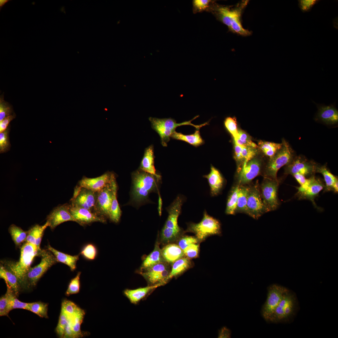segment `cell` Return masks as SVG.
Wrapping results in <instances>:
<instances>
[{"label": "cell", "mask_w": 338, "mask_h": 338, "mask_svg": "<svg viewBox=\"0 0 338 338\" xmlns=\"http://www.w3.org/2000/svg\"><path fill=\"white\" fill-rule=\"evenodd\" d=\"M131 176V201L139 206L147 201L151 192L158 190L157 184L160 179L140 169L133 172Z\"/></svg>", "instance_id": "6da1fadb"}, {"label": "cell", "mask_w": 338, "mask_h": 338, "mask_svg": "<svg viewBox=\"0 0 338 338\" xmlns=\"http://www.w3.org/2000/svg\"><path fill=\"white\" fill-rule=\"evenodd\" d=\"M39 255L35 245L26 242L21 247L18 261H7L4 263L3 265L18 278L21 288L34 258Z\"/></svg>", "instance_id": "7a4b0ae2"}, {"label": "cell", "mask_w": 338, "mask_h": 338, "mask_svg": "<svg viewBox=\"0 0 338 338\" xmlns=\"http://www.w3.org/2000/svg\"><path fill=\"white\" fill-rule=\"evenodd\" d=\"M248 2V1H243L235 8L231 9L227 7H220L217 9L221 21L233 32L243 36H248L251 34L250 31L243 27L241 21L242 13Z\"/></svg>", "instance_id": "3957f363"}, {"label": "cell", "mask_w": 338, "mask_h": 338, "mask_svg": "<svg viewBox=\"0 0 338 338\" xmlns=\"http://www.w3.org/2000/svg\"><path fill=\"white\" fill-rule=\"evenodd\" d=\"M198 116H195L191 120L179 123H177L175 120L171 118L161 119L150 117H149V120L151 123L152 128L159 135L162 145L164 146H166L172 134L175 131V129L177 127L183 125H191L197 129H200L208 124V122L198 125L192 124V121Z\"/></svg>", "instance_id": "277c9868"}, {"label": "cell", "mask_w": 338, "mask_h": 338, "mask_svg": "<svg viewBox=\"0 0 338 338\" xmlns=\"http://www.w3.org/2000/svg\"><path fill=\"white\" fill-rule=\"evenodd\" d=\"M296 294L289 290L275 310L268 322L273 323H289L293 319L298 310Z\"/></svg>", "instance_id": "5b68a950"}, {"label": "cell", "mask_w": 338, "mask_h": 338, "mask_svg": "<svg viewBox=\"0 0 338 338\" xmlns=\"http://www.w3.org/2000/svg\"><path fill=\"white\" fill-rule=\"evenodd\" d=\"M281 148L272 158H269L265 166L264 177L278 180L277 173L282 166L290 163L294 158V152L289 145L284 139L282 140Z\"/></svg>", "instance_id": "8992f818"}, {"label": "cell", "mask_w": 338, "mask_h": 338, "mask_svg": "<svg viewBox=\"0 0 338 338\" xmlns=\"http://www.w3.org/2000/svg\"><path fill=\"white\" fill-rule=\"evenodd\" d=\"M40 263L33 267H31L27 273L22 286L23 288H29L36 286L37 283L47 270L58 261L54 254L49 251L41 250Z\"/></svg>", "instance_id": "52a82bcc"}, {"label": "cell", "mask_w": 338, "mask_h": 338, "mask_svg": "<svg viewBox=\"0 0 338 338\" xmlns=\"http://www.w3.org/2000/svg\"><path fill=\"white\" fill-rule=\"evenodd\" d=\"M221 224L219 221L209 215L206 210L201 221L198 223H189L187 232L194 233L199 241H202L209 236L221 233Z\"/></svg>", "instance_id": "ba28073f"}, {"label": "cell", "mask_w": 338, "mask_h": 338, "mask_svg": "<svg viewBox=\"0 0 338 338\" xmlns=\"http://www.w3.org/2000/svg\"><path fill=\"white\" fill-rule=\"evenodd\" d=\"M268 212L263 202L260 186L257 181L253 185L248 187L246 213L257 219Z\"/></svg>", "instance_id": "9c48e42d"}, {"label": "cell", "mask_w": 338, "mask_h": 338, "mask_svg": "<svg viewBox=\"0 0 338 338\" xmlns=\"http://www.w3.org/2000/svg\"><path fill=\"white\" fill-rule=\"evenodd\" d=\"M289 290L285 287L275 284L268 287L266 300L261 310L262 316L266 321L268 322L275 310Z\"/></svg>", "instance_id": "30bf717a"}, {"label": "cell", "mask_w": 338, "mask_h": 338, "mask_svg": "<svg viewBox=\"0 0 338 338\" xmlns=\"http://www.w3.org/2000/svg\"><path fill=\"white\" fill-rule=\"evenodd\" d=\"M115 181V178L111 182L97 192L93 212L98 216L105 219L109 218L113 195L114 184Z\"/></svg>", "instance_id": "8fae6325"}, {"label": "cell", "mask_w": 338, "mask_h": 338, "mask_svg": "<svg viewBox=\"0 0 338 338\" xmlns=\"http://www.w3.org/2000/svg\"><path fill=\"white\" fill-rule=\"evenodd\" d=\"M279 180L264 177L260 187L264 203L269 212L276 209L279 205L278 197Z\"/></svg>", "instance_id": "7c38bea8"}, {"label": "cell", "mask_w": 338, "mask_h": 338, "mask_svg": "<svg viewBox=\"0 0 338 338\" xmlns=\"http://www.w3.org/2000/svg\"><path fill=\"white\" fill-rule=\"evenodd\" d=\"M318 166L314 162L309 161L304 157H294L290 163L285 166L284 174L293 175L299 173L309 177L317 173Z\"/></svg>", "instance_id": "4fadbf2b"}, {"label": "cell", "mask_w": 338, "mask_h": 338, "mask_svg": "<svg viewBox=\"0 0 338 338\" xmlns=\"http://www.w3.org/2000/svg\"><path fill=\"white\" fill-rule=\"evenodd\" d=\"M96 195L97 192L77 185L74 189L70 204L73 207L85 208L93 212Z\"/></svg>", "instance_id": "5bb4252c"}, {"label": "cell", "mask_w": 338, "mask_h": 338, "mask_svg": "<svg viewBox=\"0 0 338 338\" xmlns=\"http://www.w3.org/2000/svg\"><path fill=\"white\" fill-rule=\"evenodd\" d=\"M185 201L182 195H178L167 208L168 215L163 229L181 233V229L178 224V218L180 214L182 207Z\"/></svg>", "instance_id": "9a60e30c"}, {"label": "cell", "mask_w": 338, "mask_h": 338, "mask_svg": "<svg viewBox=\"0 0 338 338\" xmlns=\"http://www.w3.org/2000/svg\"><path fill=\"white\" fill-rule=\"evenodd\" d=\"M262 160L257 156L249 160L238 173L239 185H245L250 182L261 172Z\"/></svg>", "instance_id": "2e32d148"}, {"label": "cell", "mask_w": 338, "mask_h": 338, "mask_svg": "<svg viewBox=\"0 0 338 338\" xmlns=\"http://www.w3.org/2000/svg\"><path fill=\"white\" fill-rule=\"evenodd\" d=\"M70 204L65 203L54 207L47 216L46 219L52 230L60 224L68 221L76 222L69 212Z\"/></svg>", "instance_id": "e0dca14e"}, {"label": "cell", "mask_w": 338, "mask_h": 338, "mask_svg": "<svg viewBox=\"0 0 338 338\" xmlns=\"http://www.w3.org/2000/svg\"><path fill=\"white\" fill-rule=\"evenodd\" d=\"M316 105L318 111L315 120L327 125H334L338 122V110L335 106V102L328 105L317 104L312 100Z\"/></svg>", "instance_id": "ac0fdd59"}, {"label": "cell", "mask_w": 338, "mask_h": 338, "mask_svg": "<svg viewBox=\"0 0 338 338\" xmlns=\"http://www.w3.org/2000/svg\"><path fill=\"white\" fill-rule=\"evenodd\" d=\"M115 178V176L113 173L108 172L95 178H90L84 177L79 181L78 185L97 192L107 184L111 182Z\"/></svg>", "instance_id": "d6986e66"}, {"label": "cell", "mask_w": 338, "mask_h": 338, "mask_svg": "<svg viewBox=\"0 0 338 338\" xmlns=\"http://www.w3.org/2000/svg\"><path fill=\"white\" fill-rule=\"evenodd\" d=\"M69 212L76 222L82 226L95 222L105 223V218L97 215L92 211L85 208L73 207L70 204Z\"/></svg>", "instance_id": "ffe728a7"}, {"label": "cell", "mask_w": 338, "mask_h": 338, "mask_svg": "<svg viewBox=\"0 0 338 338\" xmlns=\"http://www.w3.org/2000/svg\"><path fill=\"white\" fill-rule=\"evenodd\" d=\"M170 272L167 265L164 262H162L146 269V271L143 274L150 283L155 284L165 282Z\"/></svg>", "instance_id": "44dd1931"}, {"label": "cell", "mask_w": 338, "mask_h": 338, "mask_svg": "<svg viewBox=\"0 0 338 338\" xmlns=\"http://www.w3.org/2000/svg\"><path fill=\"white\" fill-rule=\"evenodd\" d=\"M325 187V185L321 179L315 177L313 182L306 188H297L298 191L295 196L299 199H306L310 201L316 207L315 199Z\"/></svg>", "instance_id": "7402d4cb"}, {"label": "cell", "mask_w": 338, "mask_h": 338, "mask_svg": "<svg viewBox=\"0 0 338 338\" xmlns=\"http://www.w3.org/2000/svg\"><path fill=\"white\" fill-rule=\"evenodd\" d=\"M203 177L207 180L211 195H217L222 189L224 184V178L219 171L211 165L210 173Z\"/></svg>", "instance_id": "603a6c76"}, {"label": "cell", "mask_w": 338, "mask_h": 338, "mask_svg": "<svg viewBox=\"0 0 338 338\" xmlns=\"http://www.w3.org/2000/svg\"><path fill=\"white\" fill-rule=\"evenodd\" d=\"M154 148L153 146L151 145L145 149L140 169L161 179L160 175L156 172L154 164Z\"/></svg>", "instance_id": "cb8c5ba5"}, {"label": "cell", "mask_w": 338, "mask_h": 338, "mask_svg": "<svg viewBox=\"0 0 338 338\" xmlns=\"http://www.w3.org/2000/svg\"><path fill=\"white\" fill-rule=\"evenodd\" d=\"M49 226V223L46 221L44 225H35L28 231L26 242L35 245L39 252L42 250L40 245L44 232Z\"/></svg>", "instance_id": "d4e9b609"}, {"label": "cell", "mask_w": 338, "mask_h": 338, "mask_svg": "<svg viewBox=\"0 0 338 338\" xmlns=\"http://www.w3.org/2000/svg\"><path fill=\"white\" fill-rule=\"evenodd\" d=\"M161 253L164 261L170 263H173L185 256L183 250L176 244L167 245L161 249Z\"/></svg>", "instance_id": "484cf974"}, {"label": "cell", "mask_w": 338, "mask_h": 338, "mask_svg": "<svg viewBox=\"0 0 338 338\" xmlns=\"http://www.w3.org/2000/svg\"><path fill=\"white\" fill-rule=\"evenodd\" d=\"M47 249L54 256L58 262L63 263L69 267L73 271L76 268V264L79 259V254L71 255L61 252L48 244Z\"/></svg>", "instance_id": "4316f807"}, {"label": "cell", "mask_w": 338, "mask_h": 338, "mask_svg": "<svg viewBox=\"0 0 338 338\" xmlns=\"http://www.w3.org/2000/svg\"><path fill=\"white\" fill-rule=\"evenodd\" d=\"M0 278L4 280L6 284H8L11 288L18 297L21 287L18 278L12 272L1 264L0 266Z\"/></svg>", "instance_id": "83f0119b"}, {"label": "cell", "mask_w": 338, "mask_h": 338, "mask_svg": "<svg viewBox=\"0 0 338 338\" xmlns=\"http://www.w3.org/2000/svg\"><path fill=\"white\" fill-rule=\"evenodd\" d=\"M161 284H157L134 289H127L124 293L131 302L136 303L144 298L150 291L160 286Z\"/></svg>", "instance_id": "f1b7e54d"}, {"label": "cell", "mask_w": 338, "mask_h": 338, "mask_svg": "<svg viewBox=\"0 0 338 338\" xmlns=\"http://www.w3.org/2000/svg\"><path fill=\"white\" fill-rule=\"evenodd\" d=\"M194 133L189 135H186L181 133L174 131L171 137L175 139L185 141L195 146L202 145L204 142L201 136L199 128L196 129Z\"/></svg>", "instance_id": "f546056e"}, {"label": "cell", "mask_w": 338, "mask_h": 338, "mask_svg": "<svg viewBox=\"0 0 338 338\" xmlns=\"http://www.w3.org/2000/svg\"><path fill=\"white\" fill-rule=\"evenodd\" d=\"M161 253V249L156 243L153 250L145 259L142 265L143 269H146L156 264L164 262Z\"/></svg>", "instance_id": "4dcf8cb0"}, {"label": "cell", "mask_w": 338, "mask_h": 338, "mask_svg": "<svg viewBox=\"0 0 338 338\" xmlns=\"http://www.w3.org/2000/svg\"><path fill=\"white\" fill-rule=\"evenodd\" d=\"M191 265L190 259L187 257H183L176 260L173 263L171 270L165 281L182 273L187 269Z\"/></svg>", "instance_id": "1f68e13d"}, {"label": "cell", "mask_w": 338, "mask_h": 338, "mask_svg": "<svg viewBox=\"0 0 338 338\" xmlns=\"http://www.w3.org/2000/svg\"><path fill=\"white\" fill-rule=\"evenodd\" d=\"M117 186L116 181L114 184L113 195L110 207L109 218L112 222L117 223L120 220L121 211L117 198Z\"/></svg>", "instance_id": "d6a6232c"}, {"label": "cell", "mask_w": 338, "mask_h": 338, "mask_svg": "<svg viewBox=\"0 0 338 338\" xmlns=\"http://www.w3.org/2000/svg\"><path fill=\"white\" fill-rule=\"evenodd\" d=\"M85 312L84 310L79 308L74 315L70 317L72 327L74 338H79L83 336L84 334L81 330V325L83 322Z\"/></svg>", "instance_id": "836d02e7"}, {"label": "cell", "mask_w": 338, "mask_h": 338, "mask_svg": "<svg viewBox=\"0 0 338 338\" xmlns=\"http://www.w3.org/2000/svg\"><path fill=\"white\" fill-rule=\"evenodd\" d=\"M283 145L281 143H275L273 142L263 141L260 140L258 142V146L259 149L269 159L273 157L281 148Z\"/></svg>", "instance_id": "e575fe53"}, {"label": "cell", "mask_w": 338, "mask_h": 338, "mask_svg": "<svg viewBox=\"0 0 338 338\" xmlns=\"http://www.w3.org/2000/svg\"><path fill=\"white\" fill-rule=\"evenodd\" d=\"M317 173H321L323 176L325 182V190L326 192L332 191L333 186L337 180L338 178L333 174L328 169L326 165L318 166Z\"/></svg>", "instance_id": "d590c367"}, {"label": "cell", "mask_w": 338, "mask_h": 338, "mask_svg": "<svg viewBox=\"0 0 338 338\" xmlns=\"http://www.w3.org/2000/svg\"><path fill=\"white\" fill-rule=\"evenodd\" d=\"M6 284L7 288L6 293L8 297L11 310L16 309L28 310L30 303H25L19 300L11 288L8 284Z\"/></svg>", "instance_id": "8d00e7d4"}, {"label": "cell", "mask_w": 338, "mask_h": 338, "mask_svg": "<svg viewBox=\"0 0 338 338\" xmlns=\"http://www.w3.org/2000/svg\"><path fill=\"white\" fill-rule=\"evenodd\" d=\"M239 185L236 213L240 212L246 213L248 186L245 185Z\"/></svg>", "instance_id": "74e56055"}, {"label": "cell", "mask_w": 338, "mask_h": 338, "mask_svg": "<svg viewBox=\"0 0 338 338\" xmlns=\"http://www.w3.org/2000/svg\"><path fill=\"white\" fill-rule=\"evenodd\" d=\"M239 186L238 184L233 187L228 196L225 210L227 214L233 215L236 213Z\"/></svg>", "instance_id": "f35d334b"}, {"label": "cell", "mask_w": 338, "mask_h": 338, "mask_svg": "<svg viewBox=\"0 0 338 338\" xmlns=\"http://www.w3.org/2000/svg\"><path fill=\"white\" fill-rule=\"evenodd\" d=\"M8 231L16 245L19 246L24 242L26 241L28 231L23 230L20 227L14 224L10 226Z\"/></svg>", "instance_id": "ab89813d"}, {"label": "cell", "mask_w": 338, "mask_h": 338, "mask_svg": "<svg viewBox=\"0 0 338 338\" xmlns=\"http://www.w3.org/2000/svg\"><path fill=\"white\" fill-rule=\"evenodd\" d=\"M48 304L41 301L30 303L28 310L42 318H48Z\"/></svg>", "instance_id": "60d3db41"}, {"label": "cell", "mask_w": 338, "mask_h": 338, "mask_svg": "<svg viewBox=\"0 0 338 338\" xmlns=\"http://www.w3.org/2000/svg\"><path fill=\"white\" fill-rule=\"evenodd\" d=\"M233 140L234 141L240 146H247L259 148L258 146L252 141L251 137L241 130H238V135Z\"/></svg>", "instance_id": "b9f144b4"}, {"label": "cell", "mask_w": 338, "mask_h": 338, "mask_svg": "<svg viewBox=\"0 0 338 338\" xmlns=\"http://www.w3.org/2000/svg\"><path fill=\"white\" fill-rule=\"evenodd\" d=\"M80 254L84 259L88 260H94L97 256L98 249L94 244L88 243L82 247Z\"/></svg>", "instance_id": "7bdbcfd3"}, {"label": "cell", "mask_w": 338, "mask_h": 338, "mask_svg": "<svg viewBox=\"0 0 338 338\" xmlns=\"http://www.w3.org/2000/svg\"><path fill=\"white\" fill-rule=\"evenodd\" d=\"M14 112L12 105L4 100L3 94L0 96V121Z\"/></svg>", "instance_id": "ee69618b"}, {"label": "cell", "mask_w": 338, "mask_h": 338, "mask_svg": "<svg viewBox=\"0 0 338 338\" xmlns=\"http://www.w3.org/2000/svg\"><path fill=\"white\" fill-rule=\"evenodd\" d=\"M10 125L4 131L0 133V153H3L8 152L11 147L9 139Z\"/></svg>", "instance_id": "f6af8a7d"}, {"label": "cell", "mask_w": 338, "mask_h": 338, "mask_svg": "<svg viewBox=\"0 0 338 338\" xmlns=\"http://www.w3.org/2000/svg\"><path fill=\"white\" fill-rule=\"evenodd\" d=\"M81 274V272H79L76 276L71 280L65 293L66 295L69 296L79 292L80 288V277Z\"/></svg>", "instance_id": "bcb514c9"}, {"label": "cell", "mask_w": 338, "mask_h": 338, "mask_svg": "<svg viewBox=\"0 0 338 338\" xmlns=\"http://www.w3.org/2000/svg\"><path fill=\"white\" fill-rule=\"evenodd\" d=\"M79 308L74 302L69 300H64L62 303L61 311L71 317L74 315Z\"/></svg>", "instance_id": "7dc6e473"}, {"label": "cell", "mask_w": 338, "mask_h": 338, "mask_svg": "<svg viewBox=\"0 0 338 338\" xmlns=\"http://www.w3.org/2000/svg\"><path fill=\"white\" fill-rule=\"evenodd\" d=\"M70 318L61 310L58 323L56 328V332L60 337H63L65 328Z\"/></svg>", "instance_id": "c3c4849f"}, {"label": "cell", "mask_w": 338, "mask_h": 338, "mask_svg": "<svg viewBox=\"0 0 338 338\" xmlns=\"http://www.w3.org/2000/svg\"><path fill=\"white\" fill-rule=\"evenodd\" d=\"M224 124L226 128L233 136V139L236 138L238 135V130L236 118L230 117H227L224 120Z\"/></svg>", "instance_id": "681fc988"}, {"label": "cell", "mask_w": 338, "mask_h": 338, "mask_svg": "<svg viewBox=\"0 0 338 338\" xmlns=\"http://www.w3.org/2000/svg\"><path fill=\"white\" fill-rule=\"evenodd\" d=\"M241 146L242 154L244 160V165L249 160L258 155L259 148L247 146Z\"/></svg>", "instance_id": "f907efd6"}, {"label": "cell", "mask_w": 338, "mask_h": 338, "mask_svg": "<svg viewBox=\"0 0 338 338\" xmlns=\"http://www.w3.org/2000/svg\"><path fill=\"white\" fill-rule=\"evenodd\" d=\"M234 158L237 166V171L239 173L242 169L244 164V160L242 154V147L234 141Z\"/></svg>", "instance_id": "816d5d0a"}, {"label": "cell", "mask_w": 338, "mask_h": 338, "mask_svg": "<svg viewBox=\"0 0 338 338\" xmlns=\"http://www.w3.org/2000/svg\"><path fill=\"white\" fill-rule=\"evenodd\" d=\"M11 310L8 297L6 293L0 298V316H8Z\"/></svg>", "instance_id": "f5cc1de1"}, {"label": "cell", "mask_w": 338, "mask_h": 338, "mask_svg": "<svg viewBox=\"0 0 338 338\" xmlns=\"http://www.w3.org/2000/svg\"><path fill=\"white\" fill-rule=\"evenodd\" d=\"M199 251V244L198 243L191 244L183 250L185 255L189 259L197 257Z\"/></svg>", "instance_id": "db71d44e"}, {"label": "cell", "mask_w": 338, "mask_h": 338, "mask_svg": "<svg viewBox=\"0 0 338 338\" xmlns=\"http://www.w3.org/2000/svg\"><path fill=\"white\" fill-rule=\"evenodd\" d=\"M320 1L319 0H298V6L302 12H308L311 10L312 8Z\"/></svg>", "instance_id": "11a10c76"}, {"label": "cell", "mask_w": 338, "mask_h": 338, "mask_svg": "<svg viewBox=\"0 0 338 338\" xmlns=\"http://www.w3.org/2000/svg\"><path fill=\"white\" fill-rule=\"evenodd\" d=\"M199 241V240L196 237L186 236L180 238L178 241L177 245L183 250L190 245L198 243Z\"/></svg>", "instance_id": "9f6ffc18"}, {"label": "cell", "mask_w": 338, "mask_h": 338, "mask_svg": "<svg viewBox=\"0 0 338 338\" xmlns=\"http://www.w3.org/2000/svg\"><path fill=\"white\" fill-rule=\"evenodd\" d=\"M16 115L14 112L12 114L7 117L3 120L0 121V133L6 130L9 126L10 122L16 117Z\"/></svg>", "instance_id": "6f0895ef"}, {"label": "cell", "mask_w": 338, "mask_h": 338, "mask_svg": "<svg viewBox=\"0 0 338 338\" xmlns=\"http://www.w3.org/2000/svg\"><path fill=\"white\" fill-rule=\"evenodd\" d=\"M210 2V0H195L193 1V4L197 9L202 10L208 7Z\"/></svg>", "instance_id": "680465c9"}, {"label": "cell", "mask_w": 338, "mask_h": 338, "mask_svg": "<svg viewBox=\"0 0 338 338\" xmlns=\"http://www.w3.org/2000/svg\"><path fill=\"white\" fill-rule=\"evenodd\" d=\"M63 338H74L72 327L70 317L65 327Z\"/></svg>", "instance_id": "91938a15"}, {"label": "cell", "mask_w": 338, "mask_h": 338, "mask_svg": "<svg viewBox=\"0 0 338 338\" xmlns=\"http://www.w3.org/2000/svg\"><path fill=\"white\" fill-rule=\"evenodd\" d=\"M231 332L226 327H223L220 330L218 338H229L231 337Z\"/></svg>", "instance_id": "94428289"}, {"label": "cell", "mask_w": 338, "mask_h": 338, "mask_svg": "<svg viewBox=\"0 0 338 338\" xmlns=\"http://www.w3.org/2000/svg\"><path fill=\"white\" fill-rule=\"evenodd\" d=\"M158 196H159L158 197H159V198H158V210L159 214L160 216H161V211H162V199H161L160 194V193L159 191L158 192Z\"/></svg>", "instance_id": "6125c7cd"}, {"label": "cell", "mask_w": 338, "mask_h": 338, "mask_svg": "<svg viewBox=\"0 0 338 338\" xmlns=\"http://www.w3.org/2000/svg\"><path fill=\"white\" fill-rule=\"evenodd\" d=\"M332 191L335 193H337L338 192V180H337L334 184Z\"/></svg>", "instance_id": "be15d7a7"}, {"label": "cell", "mask_w": 338, "mask_h": 338, "mask_svg": "<svg viewBox=\"0 0 338 338\" xmlns=\"http://www.w3.org/2000/svg\"><path fill=\"white\" fill-rule=\"evenodd\" d=\"M11 1L10 0H0V10L1 11L3 7L9 1Z\"/></svg>", "instance_id": "e7e4bbea"}]
</instances>
